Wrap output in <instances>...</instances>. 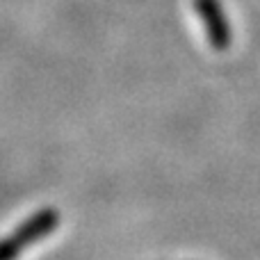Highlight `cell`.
<instances>
[{"instance_id": "1", "label": "cell", "mask_w": 260, "mask_h": 260, "mask_svg": "<svg viewBox=\"0 0 260 260\" xmlns=\"http://www.w3.org/2000/svg\"><path fill=\"white\" fill-rule=\"evenodd\" d=\"M59 224V215L53 208H44L37 215L27 217L12 235L0 240V260H16L23 249L32 247L41 238L50 235Z\"/></svg>"}, {"instance_id": "2", "label": "cell", "mask_w": 260, "mask_h": 260, "mask_svg": "<svg viewBox=\"0 0 260 260\" xmlns=\"http://www.w3.org/2000/svg\"><path fill=\"white\" fill-rule=\"evenodd\" d=\"M194 9L199 12L206 27L208 41L215 50H226L231 44V27L226 23L224 9H221L219 0H194Z\"/></svg>"}]
</instances>
